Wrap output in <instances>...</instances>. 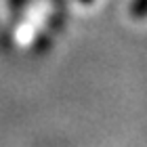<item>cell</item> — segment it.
<instances>
[{"label": "cell", "mask_w": 147, "mask_h": 147, "mask_svg": "<svg viewBox=\"0 0 147 147\" xmlns=\"http://www.w3.org/2000/svg\"><path fill=\"white\" fill-rule=\"evenodd\" d=\"M132 11H135L137 15H141V13H147V0H137L135 6H132Z\"/></svg>", "instance_id": "6da1fadb"}]
</instances>
